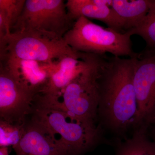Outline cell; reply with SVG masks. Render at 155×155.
<instances>
[{
	"instance_id": "obj_1",
	"label": "cell",
	"mask_w": 155,
	"mask_h": 155,
	"mask_svg": "<svg viewBox=\"0 0 155 155\" xmlns=\"http://www.w3.org/2000/svg\"><path fill=\"white\" fill-rule=\"evenodd\" d=\"M138 56L107 57L102 70L98 114L114 130L122 131L137 125L138 106L133 75Z\"/></svg>"
},
{
	"instance_id": "obj_2",
	"label": "cell",
	"mask_w": 155,
	"mask_h": 155,
	"mask_svg": "<svg viewBox=\"0 0 155 155\" xmlns=\"http://www.w3.org/2000/svg\"><path fill=\"white\" fill-rule=\"evenodd\" d=\"M107 56L80 53L82 65L79 72L62 93L63 101L48 107L61 109L69 118L97 127L100 99L99 79Z\"/></svg>"
},
{
	"instance_id": "obj_3",
	"label": "cell",
	"mask_w": 155,
	"mask_h": 155,
	"mask_svg": "<svg viewBox=\"0 0 155 155\" xmlns=\"http://www.w3.org/2000/svg\"><path fill=\"white\" fill-rule=\"evenodd\" d=\"M131 34L121 33L104 28L81 17L75 21L72 28L65 35L64 40L74 51L105 56L129 58L137 57L134 52Z\"/></svg>"
},
{
	"instance_id": "obj_4",
	"label": "cell",
	"mask_w": 155,
	"mask_h": 155,
	"mask_svg": "<svg viewBox=\"0 0 155 155\" xmlns=\"http://www.w3.org/2000/svg\"><path fill=\"white\" fill-rule=\"evenodd\" d=\"M75 22L69 16L63 0H26L11 32L62 41Z\"/></svg>"
},
{
	"instance_id": "obj_5",
	"label": "cell",
	"mask_w": 155,
	"mask_h": 155,
	"mask_svg": "<svg viewBox=\"0 0 155 155\" xmlns=\"http://www.w3.org/2000/svg\"><path fill=\"white\" fill-rule=\"evenodd\" d=\"M30 115L53 134L60 135L67 155L83 154L94 147L99 138L100 127H89L72 120L61 109L33 107Z\"/></svg>"
},
{
	"instance_id": "obj_6",
	"label": "cell",
	"mask_w": 155,
	"mask_h": 155,
	"mask_svg": "<svg viewBox=\"0 0 155 155\" xmlns=\"http://www.w3.org/2000/svg\"><path fill=\"white\" fill-rule=\"evenodd\" d=\"M64 40H54L22 33L11 32L2 47L0 56L9 57L54 64L67 55H76Z\"/></svg>"
},
{
	"instance_id": "obj_7",
	"label": "cell",
	"mask_w": 155,
	"mask_h": 155,
	"mask_svg": "<svg viewBox=\"0 0 155 155\" xmlns=\"http://www.w3.org/2000/svg\"><path fill=\"white\" fill-rule=\"evenodd\" d=\"M38 94L1 64L0 118L12 124H22L32 112Z\"/></svg>"
},
{
	"instance_id": "obj_8",
	"label": "cell",
	"mask_w": 155,
	"mask_h": 155,
	"mask_svg": "<svg viewBox=\"0 0 155 155\" xmlns=\"http://www.w3.org/2000/svg\"><path fill=\"white\" fill-rule=\"evenodd\" d=\"M137 106V125L147 123L155 111V53L139 54L133 75Z\"/></svg>"
},
{
	"instance_id": "obj_9",
	"label": "cell",
	"mask_w": 155,
	"mask_h": 155,
	"mask_svg": "<svg viewBox=\"0 0 155 155\" xmlns=\"http://www.w3.org/2000/svg\"><path fill=\"white\" fill-rule=\"evenodd\" d=\"M25 120L20 141L13 146L16 155H67L60 138L33 116Z\"/></svg>"
},
{
	"instance_id": "obj_10",
	"label": "cell",
	"mask_w": 155,
	"mask_h": 155,
	"mask_svg": "<svg viewBox=\"0 0 155 155\" xmlns=\"http://www.w3.org/2000/svg\"><path fill=\"white\" fill-rule=\"evenodd\" d=\"M58 63L51 64L7 56L1 57V64L38 94L58 68Z\"/></svg>"
},
{
	"instance_id": "obj_11",
	"label": "cell",
	"mask_w": 155,
	"mask_h": 155,
	"mask_svg": "<svg viewBox=\"0 0 155 155\" xmlns=\"http://www.w3.org/2000/svg\"><path fill=\"white\" fill-rule=\"evenodd\" d=\"M112 0H68L66 3L69 16L74 21L79 17L97 19L110 28L125 32L122 19L110 7Z\"/></svg>"
},
{
	"instance_id": "obj_12",
	"label": "cell",
	"mask_w": 155,
	"mask_h": 155,
	"mask_svg": "<svg viewBox=\"0 0 155 155\" xmlns=\"http://www.w3.org/2000/svg\"><path fill=\"white\" fill-rule=\"evenodd\" d=\"M153 2V0H112L110 7L123 20L126 32L141 23Z\"/></svg>"
},
{
	"instance_id": "obj_13",
	"label": "cell",
	"mask_w": 155,
	"mask_h": 155,
	"mask_svg": "<svg viewBox=\"0 0 155 155\" xmlns=\"http://www.w3.org/2000/svg\"><path fill=\"white\" fill-rule=\"evenodd\" d=\"M144 130L136 131L119 147L116 155H155V143L147 138Z\"/></svg>"
},
{
	"instance_id": "obj_14",
	"label": "cell",
	"mask_w": 155,
	"mask_h": 155,
	"mask_svg": "<svg viewBox=\"0 0 155 155\" xmlns=\"http://www.w3.org/2000/svg\"><path fill=\"white\" fill-rule=\"evenodd\" d=\"M131 35L141 37L150 51L155 50V0L146 17L138 26L128 31Z\"/></svg>"
},
{
	"instance_id": "obj_15",
	"label": "cell",
	"mask_w": 155,
	"mask_h": 155,
	"mask_svg": "<svg viewBox=\"0 0 155 155\" xmlns=\"http://www.w3.org/2000/svg\"><path fill=\"white\" fill-rule=\"evenodd\" d=\"M25 122L12 124L0 120V147H13L18 143L24 133Z\"/></svg>"
},
{
	"instance_id": "obj_16",
	"label": "cell",
	"mask_w": 155,
	"mask_h": 155,
	"mask_svg": "<svg viewBox=\"0 0 155 155\" xmlns=\"http://www.w3.org/2000/svg\"><path fill=\"white\" fill-rule=\"evenodd\" d=\"M25 0H0V13L5 17L11 29L22 14Z\"/></svg>"
},
{
	"instance_id": "obj_17",
	"label": "cell",
	"mask_w": 155,
	"mask_h": 155,
	"mask_svg": "<svg viewBox=\"0 0 155 155\" xmlns=\"http://www.w3.org/2000/svg\"><path fill=\"white\" fill-rule=\"evenodd\" d=\"M0 155H9L8 147H1L0 148Z\"/></svg>"
},
{
	"instance_id": "obj_18",
	"label": "cell",
	"mask_w": 155,
	"mask_h": 155,
	"mask_svg": "<svg viewBox=\"0 0 155 155\" xmlns=\"http://www.w3.org/2000/svg\"><path fill=\"white\" fill-rule=\"evenodd\" d=\"M146 124H153L155 125V111L152 116H151L150 118L148 120Z\"/></svg>"
},
{
	"instance_id": "obj_19",
	"label": "cell",
	"mask_w": 155,
	"mask_h": 155,
	"mask_svg": "<svg viewBox=\"0 0 155 155\" xmlns=\"http://www.w3.org/2000/svg\"><path fill=\"white\" fill-rule=\"evenodd\" d=\"M153 138H154L153 141L155 143V130L154 133Z\"/></svg>"
},
{
	"instance_id": "obj_20",
	"label": "cell",
	"mask_w": 155,
	"mask_h": 155,
	"mask_svg": "<svg viewBox=\"0 0 155 155\" xmlns=\"http://www.w3.org/2000/svg\"><path fill=\"white\" fill-rule=\"evenodd\" d=\"M153 52L154 53H155V50L154 51H153Z\"/></svg>"
}]
</instances>
